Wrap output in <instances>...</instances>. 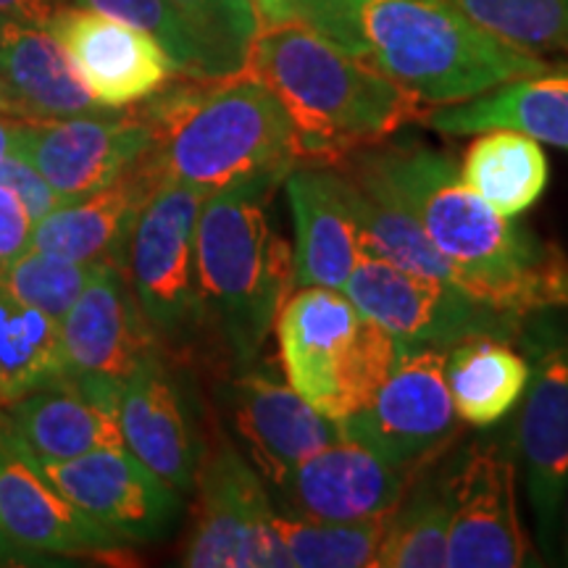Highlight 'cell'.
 Segmentation results:
<instances>
[{
    "mask_svg": "<svg viewBox=\"0 0 568 568\" xmlns=\"http://www.w3.org/2000/svg\"><path fill=\"white\" fill-rule=\"evenodd\" d=\"M326 166L376 184L408 209L466 295L518 322L568 308V255L481 201L447 153L422 142L382 140Z\"/></svg>",
    "mask_w": 568,
    "mask_h": 568,
    "instance_id": "cell-1",
    "label": "cell"
},
{
    "mask_svg": "<svg viewBox=\"0 0 568 568\" xmlns=\"http://www.w3.org/2000/svg\"><path fill=\"white\" fill-rule=\"evenodd\" d=\"M284 21L308 24L429 109L564 63L495 38L447 0H301Z\"/></svg>",
    "mask_w": 568,
    "mask_h": 568,
    "instance_id": "cell-2",
    "label": "cell"
},
{
    "mask_svg": "<svg viewBox=\"0 0 568 568\" xmlns=\"http://www.w3.org/2000/svg\"><path fill=\"white\" fill-rule=\"evenodd\" d=\"M245 71L284 105L305 161L337 163L358 148L389 140L429 111L303 21H261Z\"/></svg>",
    "mask_w": 568,
    "mask_h": 568,
    "instance_id": "cell-3",
    "label": "cell"
},
{
    "mask_svg": "<svg viewBox=\"0 0 568 568\" xmlns=\"http://www.w3.org/2000/svg\"><path fill=\"white\" fill-rule=\"evenodd\" d=\"M142 111L153 140L145 161L159 182L203 193L261 174H287L305 161L293 119L247 71L190 80L148 98Z\"/></svg>",
    "mask_w": 568,
    "mask_h": 568,
    "instance_id": "cell-4",
    "label": "cell"
},
{
    "mask_svg": "<svg viewBox=\"0 0 568 568\" xmlns=\"http://www.w3.org/2000/svg\"><path fill=\"white\" fill-rule=\"evenodd\" d=\"M284 174H261L205 195L195 226V274L205 322L222 332L240 368L272 335L290 287L293 251L276 232L272 197Z\"/></svg>",
    "mask_w": 568,
    "mask_h": 568,
    "instance_id": "cell-5",
    "label": "cell"
},
{
    "mask_svg": "<svg viewBox=\"0 0 568 568\" xmlns=\"http://www.w3.org/2000/svg\"><path fill=\"white\" fill-rule=\"evenodd\" d=\"M274 326L287 385L335 422L374 400L400 351L343 290H297L284 301Z\"/></svg>",
    "mask_w": 568,
    "mask_h": 568,
    "instance_id": "cell-6",
    "label": "cell"
},
{
    "mask_svg": "<svg viewBox=\"0 0 568 568\" xmlns=\"http://www.w3.org/2000/svg\"><path fill=\"white\" fill-rule=\"evenodd\" d=\"M203 190L163 182L126 240L124 272L155 337L187 339L205 322L195 274V226Z\"/></svg>",
    "mask_w": 568,
    "mask_h": 568,
    "instance_id": "cell-7",
    "label": "cell"
},
{
    "mask_svg": "<svg viewBox=\"0 0 568 568\" xmlns=\"http://www.w3.org/2000/svg\"><path fill=\"white\" fill-rule=\"evenodd\" d=\"M195 524L182 550L190 568H290L274 531L272 497L261 474L230 439L203 453Z\"/></svg>",
    "mask_w": 568,
    "mask_h": 568,
    "instance_id": "cell-8",
    "label": "cell"
},
{
    "mask_svg": "<svg viewBox=\"0 0 568 568\" xmlns=\"http://www.w3.org/2000/svg\"><path fill=\"white\" fill-rule=\"evenodd\" d=\"M343 293L400 347H447L471 335H508L518 318L429 276L364 255Z\"/></svg>",
    "mask_w": 568,
    "mask_h": 568,
    "instance_id": "cell-9",
    "label": "cell"
},
{
    "mask_svg": "<svg viewBox=\"0 0 568 568\" xmlns=\"http://www.w3.org/2000/svg\"><path fill=\"white\" fill-rule=\"evenodd\" d=\"M458 414L445 379V351L400 347L385 385L364 410L339 422L343 435L387 464L418 468L456 432Z\"/></svg>",
    "mask_w": 568,
    "mask_h": 568,
    "instance_id": "cell-10",
    "label": "cell"
},
{
    "mask_svg": "<svg viewBox=\"0 0 568 568\" xmlns=\"http://www.w3.org/2000/svg\"><path fill=\"white\" fill-rule=\"evenodd\" d=\"M450 568H518L535 564L516 503V460L503 445L474 443L447 468Z\"/></svg>",
    "mask_w": 568,
    "mask_h": 568,
    "instance_id": "cell-11",
    "label": "cell"
},
{
    "mask_svg": "<svg viewBox=\"0 0 568 568\" xmlns=\"http://www.w3.org/2000/svg\"><path fill=\"white\" fill-rule=\"evenodd\" d=\"M145 116L82 113L67 119L19 122V159L45 176L61 203L80 201L130 172L151 148Z\"/></svg>",
    "mask_w": 568,
    "mask_h": 568,
    "instance_id": "cell-12",
    "label": "cell"
},
{
    "mask_svg": "<svg viewBox=\"0 0 568 568\" xmlns=\"http://www.w3.org/2000/svg\"><path fill=\"white\" fill-rule=\"evenodd\" d=\"M40 466L84 516L124 545L159 542L180 521L182 493L155 477L126 447Z\"/></svg>",
    "mask_w": 568,
    "mask_h": 568,
    "instance_id": "cell-13",
    "label": "cell"
},
{
    "mask_svg": "<svg viewBox=\"0 0 568 568\" xmlns=\"http://www.w3.org/2000/svg\"><path fill=\"white\" fill-rule=\"evenodd\" d=\"M0 531L32 564L45 556H109L122 539L84 516L0 418Z\"/></svg>",
    "mask_w": 568,
    "mask_h": 568,
    "instance_id": "cell-14",
    "label": "cell"
},
{
    "mask_svg": "<svg viewBox=\"0 0 568 568\" xmlns=\"http://www.w3.org/2000/svg\"><path fill=\"white\" fill-rule=\"evenodd\" d=\"M516 424V456L535 516L537 542L552 556L564 527L568 487V337H556L537 355Z\"/></svg>",
    "mask_w": 568,
    "mask_h": 568,
    "instance_id": "cell-15",
    "label": "cell"
},
{
    "mask_svg": "<svg viewBox=\"0 0 568 568\" xmlns=\"http://www.w3.org/2000/svg\"><path fill=\"white\" fill-rule=\"evenodd\" d=\"M45 30L61 42L84 88L103 109L148 101L176 71L151 34L82 6L53 11Z\"/></svg>",
    "mask_w": 568,
    "mask_h": 568,
    "instance_id": "cell-16",
    "label": "cell"
},
{
    "mask_svg": "<svg viewBox=\"0 0 568 568\" xmlns=\"http://www.w3.org/2000/svg\"><path fill=\"white\" fill-rule=\"evenodd\" d=\"M61 345L69 374L95 376L116 387L161 355L122 264L95 266L88 287L61 318Z\"/></svg>",
    "mask_w": 568,
    "mask_h": 568,
    "instance_id": "cell-17",
    "label": "cell"
},
{
    "mask_svg": "<svg viewBox=\"0 0 568 568\" xmlns=\"http://www.w3.org/2000/svg\"><path fill=\"white\" fill-rule=\"evenodd\" d=\"M416 468L387 464L355 439H337L303 458L276 481L290 516L361 521L387 516L408 493Z\"/></svg>",
    "mask_w": 568,
    "mask_h": 568,
    "instance_id": "cell-18",
    "label": "cell"
},
{
    "mask_svg": "<svg viewBox=\"0 0 568 568\" xmlns=\"http://www.w3.org/2000/svg\"><path fill=\"white\" fill-rule=\"evenodd\" d=\"M0 418L40 464L124 447L119 387L95 376L63 374L6 406Z\"/></svg>",
    "mask_w": 568,
    "mask_h": 568,
    "instance_id": "cell-19",
    "label": "cell"
},
{
    "mask_svg": "<svg viewBox=\"0 0 568 568\" xmlns=\"http://www.w3.org/2000/svg\"><path fill=\"white\" fill-rule=\"evenodd\" d=\"M230 414L253 468L272 487L303 458L345 437L339 422L253 366L232 382Z\"/></svg>",
    "mask_w": 568,
    "mask_h": 568,
    "instance_id": "cell-20",
    "label": "cell"
},
{
    "mask_svg": "<svg viewBox=\"0 0 568 568\" xmlns=\"http://www.w3.org/2000/svg\"><path fill=\"white\" fill-rule=\"evenodd\" d=\"M119 429L124 447L155 477L187 495L195 489L203 447L190 422L182 389L161 355L142 364L119 387Z\"/></svg>",
    "mask_w": 568,
    "mask_h": 568,
    "instance_id": "cell-21",
    "label": "cell"
},
{
    "mask_svg": "<svg viewBox=\"0 0 568 568\" xmlns=\"http://www.w3.org/2000/svg\"><path fill=\"white\" fill-rule=\"evenodd\" d=\"M101 111L45 27L0 19V113L42 122Z\"/></svg>",
    "mask_w": 568,
    "mask_h": 568,
    "instance_id": "cell-22",
    "label": "cell"
},
{
    "mask_svg": "<svg viewBox=\"0 0 568 568\" xmlns=\"http://www.w3.org/2000/svg\"><path fill=\"white\" fill-rule=\"evenodd\" d=\"M145 155L130 172L80 201L61 203L32 226L30 247L77 261V264H122L132 224L159 187Z\"/></svg>",
    "mask_w": 568,
    "mask_h": 568,
    "instance_id": "cell-23",
    "label": "cell"
},
{
    "mask_svg": "<svg viewBox=\"0 0 568 568\" xmlns=\"http://www.w3.org/2000/svg\"><path fill=\"white\" fill-rule=\"evenodd\" d=\"M282 182L295 226V284L343 290L364 258V251L351 213L337 193L335 169L326 163L295 166Z\"/></svg>",
    "mask_w": 568,
    "mask_h": 568,
    "instance_id": "cell-24",
    "label": "cell"
},
{
    "mask_svg": "<svg viewBox=\"0 0 568 568\" xmlns=\"http://www.w3.org/2000/svg\"><path fill=\"white\" fill-rule=\"evenodd\" d=\"M424 122L439 134L514 130L568 151V61L497 84L471 101L435 105Z\"/></svg>",
    "mask_w": 568,
    "mask_h": 568,
    "instance_id": "cell-25",
    "label": "cell"
},
{
    "mask_svg": "<svg viewBox=\"0 0 568 568\" xmlns=\"http://www.w3.org/2000/svg\"><path fill=\"white\" fill-rule=\"evenodd\" d=\"M335 169L337 193L351 213L358 243L364 255L387 261L410 274L429 276V280L453 284V266L443 253L432 245L422 224L403 209L393 195L376 184ZM456 287V284H453Z\"/></svg>",
    "mask_w": 568,
    "mask_h": 568,
    "instance_id": "cell-26",
    "label": "cell"
},
{
    "mask_svg": "<svg viewBox=\"0 0 568 568\" xmlns=\"http://www.w3.org/2000/svg\"><path fill=\"white\" fill-rule=\"evenodd\" d=\"M445 379L460 422L493 426L521 400L531 368L506 339L471 335L447 345Z\"/></svg>",
    "mask_w": 568,
    "mask_h": 568,
    "instance_id": "cell-27",
    "label": "cell"
},
{
    "mask_svg": "<svg viewBox=\"0 0 568 568\" xmlns=\"http://www.w3.org/2000/svg\"><path fill=\"white\" fill-rule=\"evenodd\" d=\"M458 172L466 187L508 219L537 205L550 182V163L542 145L514 130L479 132Z\"/></svg>",
    "mask_w": 568,
    "mask_h": 568,
    "instance_id": "cell-28",
    "label": "cell"
},
{
    "mask_svg": "<svg viewBox=\"0 0 568 568\" xmlns=\"http://www.w3.org/2000/svg\"><path fill=\"white\" fill-rule=\"evenodd\" d=\"M63 374L61 324L0 282V410Z\"/></svg>",
    "mask_w": 568,
    "mask_h": 568,
    "instance_id": "cell-29",
    "label": "cell"
},
{
    "mask_svg": "<svg viewBox=\"0 0 568 568\" xmlns=\"http://www.w3.org/2000/svg\"><path fill=\"white\" fill-rule=\"evenodd\" d=\"M450 493L447 471L422 481L387 516L374 568H439L447 566Z\"/></svg>",
    "mask_w": 568,
    "mask_h": 568,
    "instance_id": "cell-30",
    "label": "cell"
},
{
    "mask_svg": "<svg viewBox=\"0 0 568 568\" xmlns=\"http://www.w3.org/2000/svg\"><path fill=\"white\" fill-rule=\"evenodd\" d=\"M387 516L361 521H316L303 516H282L276 510L274 531L290 568H368L374 566Z\"/></svg>",
    "mask_w": 568,
    "mask_h": 568,
    "instance_id": "cell-31",
    "label": "cell"
},
{
    "mask_svg": "<svg viewBox=\"0 0 568 568\" xmlns=\"http://www.w3.org/2000/svg\"><path fill=\"white\" fill-rule=\"evenodd\" d=\"M193 34L203 80L245 71L261 17L253 0H169Z\"/></svg>",
    "mask_w": 568,
    "mask_h": 568,
    "instance_id": "cell-32",
    "label": "cell"
},
{
    "mask_svg": "<svg viewBox=\"0 0 568 568\" xmlns=\"http://www.w3.org/2000/svg\"><path fill=\"white\" fill-rule=\"evenodd\" d=\"M481 30L545 55L568 59V0H447Z\"/></svg>",
    "mask_w": 568,
    "mask_h": 568,
    "instance_id": "cell-33",
    "label": "cell"
},
{
    "mask_svg": "<svg viewBox=\"0 0 568 568\" xmlns=\"http://www.w3.org/2000/svg\"><path fill=\"white\" fill-rule=\"evenodd\" d=\"M92 272L95 266L90 264H77L61 255L27 247L17 258L0 264V282L21 301L45 311L61 324V318L69 314L71 305L88 287Z\"/></svg>",
    "mask_w": 568,
    "mask_h": 568,
    "instance_id": "cell-34",
    "label": "cell"
},
{
    "mask_svg": "<svg viewBox=\"0 0 568 568\" xmlns=\"http://www.w3.org/2000/svg\"><path fill=\"white\" fill-rule=\"evenodd\" d=\"M74 3L148 32L159 40V45L166 51L180 74L190 77V80H203L201 55H197L193 34L169 0H74Z\"/></svg>",
    "mask_w": 568,
    "mask_h": 568,
    "instance_id": "cell-35",
    "label": "cell"
},
{
    "mask_svg": "<svg viewBox=\"0 0 568 568\" xmlns=\"http://www.w3.org/2000/svg\"><path fill=\"white\" fill-rule=\"evenodd\" d=\"M0 184L9 187L11 193L19 197L34 224L61 205V197L53 193V187L45 182V176H42L30 161L19 159V155H9L6 161H0Z\"/></svg>",
    "mask_w": 568,
    "mask_h": 568,
    "instance_id": "cell-36",
    "label": "cell"
},
{
    "mask_svg": "<svg viewBox=\"0 0 568 568\" xmlns=\"http://www.w3.org/2000/svg\"><path fill=\"white\" fill-rule=\"evenodd\" d=\"M32 216L9 187L0 184V264L17 258L30 247Z\"/></svg>",
    "mask_w": 568,
    "mask_h": 568,
    "instance_id": "cell-37",
    "label": "cell"
},
{
    "mask_svg": "<svg viewBox=\"0 0 568 568\" xmlns=\"http://www.w3.org/2000/svg\"><path fill=\"white\" fill-rule=\"evenodd\" d=\"M51 13L53 9L48 0H0V19L19 21V24L48 27Z\"/></svg>",
    "mask_w": 568,
    "mask_h": 568,
    "instance_id": "cell-38",
    "label": "cell"
},
{
    "mask_svg": "<svg viewBox=\"0 0 568 568\" xmlns=\"http://www.w3.org/2000/svg\"><path fill=\"white\" fill-rule=\"evenodd\" d=\"M19 122L21 119H13V116H6V113H0V161H6L9 155L17 153Z\"/></svg>",
    "mask_w": 568,
    "mask_h": 568,
    "instance_id": "cell-39",
    "label": "cell"
},
{
    "mask_svg": "<svg viewBox=\"0 0 568 568\" xmlns=\"http://www.w3.org/2000/svg\"><path fill=\"white\" fill-rule=\"evenodd\" d=\"M301 0H253L261 21H284Z\"/></svg>",
    "mask_w": 568,
    "mask_h": 568,
    "instance_id": "cell-40",
    "label": "cell"
},
{
    "mask_svg": "<svg viewBox=\"0 0 568 568\" xmlns=\"http://www.w3.org/2000/svg\"><path fill=\"white\" fill-rule=\"evenodd\" d=\"M19 564H32L24 552L13 548V545L6 539L3 531H0V566H19Z\"/></svg>",
    "mask_w": 568,
    "mask_h": 568,
    "instance_id": "cell-41",
    "label": "cell"
},
{
    "mask_svg": "<svg viewBox=\"0 0 568 568\" xmlns=\"http://www.w3.org/2000/svg\"><path fill=\"white\" fill-rule=\"evenodd\" d=\"M564 558L568 564V487H566V503H564Z\"/></svg>",
    "mask_w": 568,
    "mask_h": 568,
    "instance_id": "cell-42",
    "label": "cell"
}]
</instances>
